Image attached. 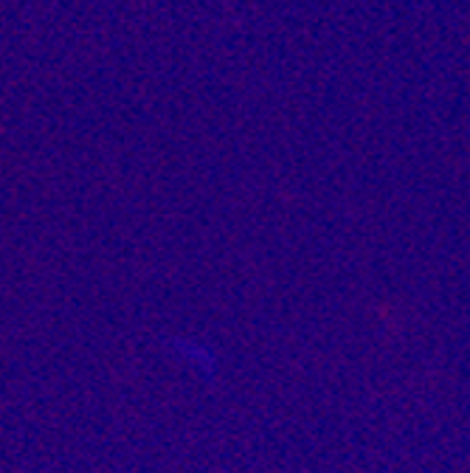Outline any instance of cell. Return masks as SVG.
I'll return each instance as SVG.
<instances>
[{"label":"cell","instance_id":"6da1fadb","mask_svg":"<svg viewBox=\"0 0 470 473\" xmlns=\"http://www.w3.org/2000/svg\"><path fill=\"white\" fill-rule=\"evenodd\" d=\"M172 350H175L186 364L195 367L197 372H214V353L209 346L192 338H172Z\"/></svg>","mask_w":470,"mask_h":473}]
</instances>
